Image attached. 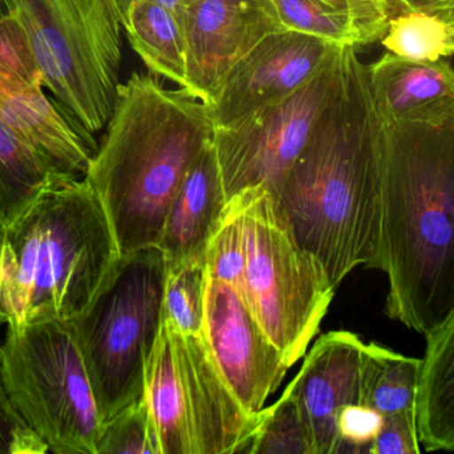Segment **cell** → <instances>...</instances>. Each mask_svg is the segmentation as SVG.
Here are the masks:
<instances>
[{
  "mask_svg": "<svg viewBox=\"0 0 454 454\" xmlns=\"http://www.w3.org/2000/svg\"><path fill=\"white\" fill-rule=\"evenodd\" d=\"M344 82L272 191L297 243L337 289L358 265L374 268L380 225V119L357 47H342Z\"/></svg>",
  "mask_w": 454,
  "mask_h": 454,
  "instance_id": "1",
  "label": "cell"
},
{
  "mask_svg": "<svg viewBox=\"0 0 454 454\" xmlns=\"http://www.w3.org/2000/svg\"><path fill=\"white\" fill-rule=\"evenodd\" d=\"M376 265L387 275V313L427 333L454 313V119L380 121Z\"/></svg>",
  "mask_w": 454,
  "mask_h": 454,
  "instance_id": "2",
  "label": "cell"
},
{
  "mask_svg": "<svg viewBox=\"0 0 454 454\" xmlns=\"http://www.w3.org/2000/svg\"><path fill=\"white\" fill-rule=\"evenodd\" d=\"M206 103L153 74L132 73L87 168L119 254L158 247L172 200L193 161L214 139Z\"/></svg>",
  "mask_w": 454,
  "mask_h": 454,
  "instance_id": "3",
  "label": "cell"
},
{
  "mask_svg": "<svg viewBox=\"0 0 454 454\" xmlns=\"http://www.w3.org/2000/svg\"><path fill=\"white\" fill-rule=\"evenodd\" d=\"M121 259L86 177L47 185L0 231V317L7 326L71 320Z\"/></svg>",
  "mask_w": 454,
  "mask_h": 454,
  "instance_id": "4",
  "label": "cell"
},
{
  "mask_svg": "<svg viewBox=\"0 0 454 454\" xmlns=\"http://www.w3.org/2000/svg\"><path fill=\"white\" fill-rule=\"evenodd\" d=\"M20 20L42 86L97 151L118 99L123 25L115 0H2Z\"/></svg>",
  "mask_w": 454,
  "mask_h": 454,
  "instance_id": "5",
  "label": "cell"
},
{
  "mask_svg": "<svg viewBox=\"0 0 454 454\" xmlns=\"http://www.w3.org/2000/svg\"><path fill=\"white\" fill-rule=\"evenodd\" d=\"M143 395L159 454H251L260 413L236 400L201 333L182 334L161 321Z\"/></svg>",
  "mask_w": 454,
  "mask_h": 454,
  "instance_id": "6",
  "label": "cell"
},
{
  "mask_svg": "<svg viewBox=\"0 0 454 454\" xmlns=\"http://www.w3.org/2000/svg\"><path fill=\"white\" fill-rule=\"evenodd\" d=\"M166 260L158 247L123 254L89 307L71 318L100 422L143 395L161 324Z\"/></svg>",
  "mask_w": 454,
  "mask_h": 454,
  "instance_id": "7",
  "label": "cell"
},
{
  "mask_svg": "<svg viewBox=\"0 0 454 454\" xmlns=\"http://www.w3.org/2000/svg\"><path fill=\"white\" fill-rule=\"evenodd\" d=\"M246 248V302L289 368L304 357L336 289L294 239L264 185L233 196Z\"/></svg>",
  "mask_w": 454,
  "mask_h": 454,
  "instance_id": "8",
  "label": "cell"
},
{
  "mask_svg": "<svg viewBox=\"0 0 454 454\" xmlns=\"http://www.w3.org/2000/svg\"><path fill=\"white\" fill-rule=\"evenodd\" d=\"M0 380L50 451L97 454L102 422L70 321L7 326Z\"/></svg>",
  "mask_w": 454,
  "mask_h": 454,
  "instance_id": "9",
  "label": "cell"
},
{
  "mask_svg": "<svg viewBox=\"0 0 454 454\" xmlns=\"http://www.w3.org/2000/svg\"><path fill=\"white\" fill-rule=\"evenodd\" d=\"M342 47L320 73L286 99L230 126L215 127L212 145L225 203L248 188L264 185L272 191L278 185L341 90Z\"/></svg>",
  "mask_w": 454,
  "mask_h": 454,
  "instance_id": "10",
  "label": "cell"
},
{
  "mask_svg": "<svg viewBox=\"0 0 454 454\" xmlns=\"http://www.w3.org/2000/svg\"><path fill=\"white\" fill-rule=\"evenodd\" d=\"M212 360L236 400L259 414L289 366L238 292L207 276L201 331Z\"/></svg>",
  "mask_w": 454,
  "mask_h": 454,
  "instance_id": "11",
  "label": "cell"
},
{
  "mask_svg": "<svg viewBox=\"0 0 454 454\" xmlns=\"http://www.w3.org/2000/svg\"><path fill=\"white\" fill-rule=\"evenodd\" d=\"M341 47L294 31L262 39L231 68L207 105L215 127L230 126L286 99L320 73Z\"/></svg>",
  "mask_w": 454,
  "mask_h": 454,
  "instance_id": "12",
  "label": "cell"
},
{
  "mask_svg": "<svg viewBox=\"0 0 454 454\" xmlns=\"http://www.w3.org/2000/svg\"><path fill=\"white\" fill-rule=\"evenodd\" d=\"M286 31L272 0H195L185 7V90L208 105L231 68L262 39Z\"/></svg>",
  "mask_w": 454,
  "mask_h": 454,
  "instance_id": "13",
  "label": "cell"
},
{
  "mask_svg": "<svg viewBox=\"0 0 454 454\" xmlns=\"http://www.w3.org/2000/svg\"><path fill=\"white\" fill-rule=\"evenodd\" d=\"M363 340L347 331L323 334L305 353L304 363L284 392L299 406L312 454H337V417L358 403Z\"/></svg>",
  "mask_w": 454,
  "mask_h": 454,
  "instance_id": "14",
  "label": "cell"
},
{
  "mask_svg": "<svg viewBox=\"0 0 454 454\" xmlns=\"http://www.w3.org/2000/svg\"><path fill=\"white\" fill-rule=\"evenodd\" d=\"M365 68L381 123L440 124L454 119L450 60L413 62L385 52Z\"/></svg>",
  "mask_w": 454,
  "mask_h": 454,
  "instance_id": "15",
  "label": "cell"
},
{
  "mask_svg": "<svg viewBox=\"0 0 454 454\" xmlns=\"http://www.w3.org/2000/svg\"><path fill=\"white\" fill-rule=\"evenodd\" d=\"M0 119L60 172L83 177L95 153L42 87L0 67Z\"/></svg>",
  "mask_w": 454,
  "mask_h": 454,
  "instance_id": "16",
  "label": "cell"
},
{
  "mask_svg": "<svg viewBox=\"0 0 454 454\" xmlns=\"http://www.w3.org/2000/svg\"><path fill=\"white\" fill-rule=\"evenodd\" d=\"M225 204L211 143L188 169L167 214L158 243L166 264L206 257L207 243Z\"/></svg>",
  "mask_w": 454,
  "mask_h": 454,
  "instance_id": "17",
  "label": "cell"
},
{
  "mask_svg": "<svg viewBox=\"0 0 454 454\" xmlns=\"http://www.w3.org/2000/svg\"><path fill=\"white\" fill-rule=\"evenodd\" d=\"M425 337L414 401L419 445L427 451H453L454 313Z\"/></svg>",
  "mask_w": 454,
  "mask_h": 454,
  "instance_id": "18",
  "label": "cell"
},
{
  "mask_svg": "<svg viewBox=\"0 0 454 454\" xmlns=\"http://www.w3.org/2000/svg\"><path fill=\"white\" fill-rule=\"evenodd\" d=\"M123 33L153 75L187 87V46L177 18L153 0H135L121 18Z\"/></svg>",
  "mask_w": 454,
  "mask_h": 454,
  "instance_id": "19",
  "label": "cell"
},
{
  "mask_svg": "<svg viewBox=\"0 0 454 454\" xmlns=\"http://www.w3.org/2000/svg\"><path fill=\"white\" fill-rule=\"evenodd\" d=\"M389 54L413 62L451 60L454 52V0H430L390 18L379 39Z\"/></svg>",
  "mask_w": 454,
  "mask_h": 454,
  "instance_id": "20",
  "label": "cell"
},
{
  "mask_svg": "<svg viewBox=\"0 0 454 454\" xmlns=\"http://www.w3.org/2000/svg\"><path fill=\"white\" fill-rule=\"evenodd\" d=\"M68 176L0 119V231L47 185Z\"/></svg>",
  "mask_w": 454,
  "mask_h": 454,
  "instance_id": "21",
  "label": "cell"
},
{
  "mask_svg": "<svg viewBox=\"0 0 454 454\" xmlns=\"http://www.w3.org/2000/svg\"><path fill=\"white\" fill-rule=\"evenodd\" d=\"M421 358L408 357L376 342H364L358 403L382 416L414 411Z\"/></svg>",
  "mask_w": 454,
  "mask_h": 454,
  "instance_id": "22",
  "label": "cell"
},
{
  "mask_svg": "<svg viewBox=\"0 0 454 454\" xmlns=\"http://www.w3.org/2000/svg\"><path fill=\"white\" fill-rule=\"evenodd\" d=\"M206 283V257L166 264L161 318L182 334H200Z\"/></svg>",
  "mask_w": 454,
  "mask_h": 454,
  "instance_id": "23",
  "label": "cell"
},
{
  "mask_svg": "<svg viewBox=\"0 0 454 454\" xmlns=\"http://www.w3.org/2000/svg\"><path fill=\"white\" fill-rule=\"evenodd\" d=\"M272 4L286 31L315 36L339 46L369 44L350 12L329 9L317 0H272Z\"/></svg>",
  "mask_w": 454,
  "mask_h": 454,
  "instance_id": "24",
  "label": "cell"
},
{
  "mask_svg": "<svg viewBox=\"0 0 454 454\" xmlns=\"http://www.w3.org/2000/svg\"><path fill=\"white\" fill-rule=\"evenodd\" d=\"M251 454H312L304 419L288 393L260 411Z\"/></svg>",
  "mask_w": 454,
  "mask_h": 454,
  "instance_id": "25",
  "label": "cell"
},
{
  "mask_svg": "<svg viewBox=\"0 0 454 454\" xmlns=\"http://www.w3.org/2000/svg\"><path fill=\"white\" fill-rule=\"evenodd\" d=\"M207 276L232 286L246 299V248L243 231L232 204H225L224 212L215 227L206 248Z\"/></svg>",
  "mask_w": 454,
  "mask_h": 454,
  "instance_id": "26",
  "label": "cell"
},
{
  "mask_svg": "<svg viewBox=\"0 0 454 454\" xmlns=\"http://www.w3.org/2000/svg\"><path fill=\"white\" fill-rule=\"evenodd\" d=\"M97 454H159L145 395L103 422Z\"/></svg>",
  "mask_w": 454,
  "mask_h": 454,
  "instance_id": "27",
  "label": "cell"
},
{
  "mask_svg": "<svg viewBox=\"0 0 454 454\" xmlns=\"http://www.w3.org/2000/svg\"><path fill=\"white\" fill-rule=\"evenodd\" d=\"M0 67L7 73L42 87V76L20 20L0 0Z\"/></svg>",
  "mask_w": 454,
  "mask_h": 454,
  "instance_id": "28",
  "label": "cell"
},
{
  "mask_svg": "<svg viewBox=\"0 0 454 454\" xmlns=\"http://www.w3.org/2000/svg\"><path fill=\"white\" fill-rule=\"evenodd\" d=\"M382 419L381 413L361 403L344 406L337 417V454L369 453L381 429Z\"/></svg>",
  "mask_w": 454,
  "mask_h": 454,
  "instance_id": "29",
  "label": "cell"
},
{
  "mask_svg": "<svg viewBox=\"0 0 454 454\" xmlns=\"http://www.w3.org/2000/svg\"><path fill=\"white\" fill-rule=\"evenodd\" d=\"M49 448L26 424L0 380V454H43Z\"/></svg>",
  "mask_w": 454,
  "mask_h": 454,
  "instance_id": "30",
  "label": "cell"
},
{
  "mask_svg": "<svg viewBox=\"0 0 454 454\" xmlns=\"http://www.w3.org/2000/svg\"><path fill=\"white\" fill-rule=\"evenodd\" d=\"M371 454H419L416 411H403L382 419L381 429L372 443Z\"/></svg>",
  "mask_w": 454,
  "mask_h": 454,
  "instance_id": "31",
  "label": "cell"
},
{
  "mask_svg": "<svg viewBox=\"0 0 454 454\" xmlns=\"http://www.w3.org/2000/svg\"><path fill=\"white\" fill-rule=\"evenodd\" d=\"M317 2L337 12H350L365 33L369 44L379 42L389 22V20L374 7L371 0H317Z\"/></svg>",
  "mask_w": 454,
  "mask_h": 454,
  "instance_id": "32",
  "label": "cell"
},
{
  "mask_svg": "<svg viewBox=\"0 0 454 454\" xmlns=\"http://www.w3.org/2000/svg\"><path fill=\"white\" fill-rule=\"evenodd\" d=\"M132 2H135V0H115L116 7H118L121 18H123L124 12H126V10L129 9ZM153 2H156V4H161V6L169 10L177 18L183 28L185 12L184 2L183 0H153Z\"/></svg>",
  "mask_w": 454,
  "mask_h": 454,
  "instance_id": "33",
  "label": "cell"
},
{
  "mask_svg": "<svg viewBox=\"0 0 454 454\" xmlns=\"http://www.w3.org/2000/svg\"><path fill=\"white\" fill-rule=\"evenodd\" d=\"M371 2L382 15L387 18V20L397 15L398 12H403L400 4H398V0H371Z\"/></svg>",
  "mask_w": 454,
  "mask_h": 454,
  "instance_id": "34",
  "label": "cell"
},
{
  "mask_svg": "<svg viewBox=\"0 0 454 454\" xmlns=\"http://www.w3.org/2000/svg\"><path fill=\"white\" fill-rule=\"evenodd\" d=\"M430 0H398L401 9L403 12L406 10L416 9V7L424 6V4H429Z\"/></svg>",
  "mask_w": 454,
  "mask_h": 454,
  "instance_id": "35",
  "label": "cell"
},
{
  "mask_svg": "<svg viewBox=\"0 0 454 454\" xmlns=\"http://www.w3.org/2000/svg\"><path fill=\"white\" fill-rule=\"evenodd\" d=\"M183 2H184V6L187 7L188 4H193L195 0H183Z\"/></svg>",
  "mask_w": 454,
  "mask_h": 454,
  "instance_id": "36",
  "label": "cell"
},
{
  "mask_svg": "<svg viewBox=\"0 0 454 454\" xmlns=\"http://www.w3.org/2000/svg\"><path fill=\"white\" fill-rule=\"evenodd\" d=\"M2 324H4V321H2V317H0V325H2Z\"/></svg>",
  "mask_w": 454,
  "mask_h": 454,
  "instance_id": "37",
  "label": "cell"
}]
</instances>
